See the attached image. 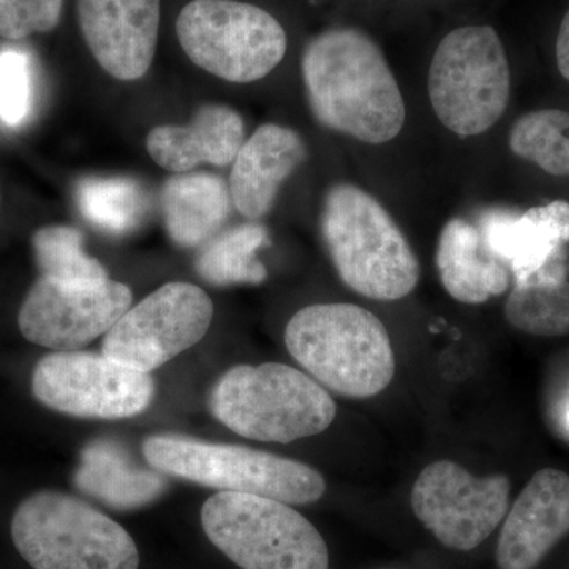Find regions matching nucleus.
<instances>
[{
	"instance_id": "obj_1",
	"label": "nucleus",
	"mask_w": 569,
	"mask_h": 569,
	"mask_svg": "<svg viewBox=\"0 0 569 569\" xmlns=\"http://www.w3.org/2000/svg\"><path fill=\"white\" fill-rule=\"evenodd\" d=\"M301 69L310 110L326 129L367 144H383L402 132V92L367 33L351 28L320 33L307 44Z\"/></svg>"
},
{
	"instance_id": "obj_11",
	"label": "nucleus",
	"mask_w": 569,
	"mask_h": 569,
	"mask_svg": "<svg viewBox=\"0 0 569 569\" xmlns=\"http://www.w3.org/2000/svg\"><path fill=\"white\" fill-rule=\"evenodd\" d=\"M212 317L211 298L200 287L167 283L116 321L104 335L102 353L118 365L151 373L200 342Z\"/></svg>"
},
{
	"instance_id": "obj_23",
	"label": "nucleus",
	"mask_w": 569,
	"mask_h": 569,
	"mask_svg": "<svg viewBox=\"0 0 569 569\" xmlns=\"http://www.w3.org/2000/svg\"><path fill=\"white\" fill-rule=\"evenodd\" d=\"M77 203L89 223L110 234L129 233L148 213V194L129 178L82 179Z\"/></svg>"
},
{
	"instance_id": "obj_19",
	"label": "nucleus",
	"mask_w": 569,
	"mask_h": 569,
	"mask_svg": "<svg viewBox=\"0 0 569 569\" xmlns=\"http://www.w3.org/2000/svg\"><path fill=\"white\" fill-rule=\"evenodd\" d=\"M436 266L447 293L463 305H482L503 295L511 283V271L490 252L477 223L455 217L438 238Z\"/></svg>"
},
{
	"instance_id": "obj_13",
	"label": "nucleus",
	"mask_w": 569,
	"mask_h": 569,
	"mask_svg": "<svg viewBox=\"0 0 569 569\" xmlns=\"http://www.w3.org/2000/svg\"><path fill=\"white\" fill-rule=\"evenodd\" d=\"M132 301V290L112 280L86 288L40 277L22 302L18 323L37 346L74 351L107 335Z\"/></svg>"
},
{
	"instance_id": "obj_9",
	"label": "nucleus",
	"mask_w": 569,
	"mask_h": 569,
	"mask_svg": "<svg viewBox=\"0 0 569 569\" xmlns=\"http://www.w3.org/2000/svg\"><path fill=\"white\" fill-rule=\"evenodd\" d=\"M176 33L194 66L239 84L271 73L288 44L271 13L238 0H192L179 13Z\"/></svg>"
},
{
	"instance_id": "obj_7",
	"label": "nucleus",
	"mask_w": 569,
	"mask_h": 569,
	"mask_svg": "<svg viewBox=\"0 0 569 569\" xmlns=\"http://www.w3.org/2000/svg\"><path fill=\"white\" fill-rule=\"evenodd\" d=\"M209 541L242 569H329L320 531L283 501L220 492L201 509Z\"/></svg>"
},
{
	"instance_id": "obj_28",
	"label": "nucleus",
	"mask_w": 569,
	"mask_h": 569,
	"mask_svg": "<svg viewBox=\"0 0 569 569\" xmlns=\"http://www.w3.org/2000/svg\"><path fill=\"white\" fill-rule=\"evenodd\" d=\"M63 0H0V37L21 40L47 33L61 21Z\"/></svg>"
},
{
	"instance_id": "obj_24",
	"label": "nucleus",
	"mask_w": 569,
	"mask_h": 569,
	"mask_svg": "<svg viewBox=\"0 0 569 569\" xmlns=\"http://www.w3.org/2000/svg\"><path fill=\"white\" fill-rule=\"evenodd\" d=\"M33 252L41 277L67 287H99L108 282L100 261L86 254L82 234L66 224L44 227L33 234Z\"/></svg>"
},
{
	"instance_id": "obj_17",
	"label": "nucleus",
	"mask_w": 569,
	"mask_h": 569,
	"mask_svg": "<svg viewBox=\"0 0 569 569\" xmlns=\"http://www.w3.org/2000/svg\"><path fill=\"white\" fill-rule=\"evenodd\" d=\"M306 144L295 130L264 123L244 141L231 170V200L247 219H263L280 186L306 160Z\"/></svg>"
},
{
	"instance_id": "obj_22",
	"label": "nucleus",
	"mask_w": 569,
	"mask_h": 569,
	"mask_svg": "<svg viewBox=\"0 0 569 569\" xmlns=\"http://www.w3.org/2000/svg\"><path fill=\"white\" fill-rule=\"evenodd\" d=\"M266 244H269V234L263 224H239L209 239L198 254L194 268L206 282L217 287L260 284L268 272L257 253Z\"/></svg>"
},
{
	"instance_id": "obj_25",
	"label": "nucleus",
	"mask_w": 569,
	"mask_h": 569,
	"mask_svg": "<svg viewBox=\"0 0 569 569\" xmlns=\"http://www.w3.org/2000/svg\"><path fill=\"white\" fill-rule=\"evenodd\" d=\"M509 148L552 176H569V112H527L509 133Z\"/></svg>"
},
{
	"instance_id": "obj_20",
	"label": "nucleus",
	"mask_w": 569,
	"mask_h": 569,
	"mask_svg": "<svg viewBox=\"0 0 569 569\" xmlns=\"http://www.w3.org/2000/svg\"><path fill=\"white\" fill-rule=\"evenodd\" d=\"M74 486L107 507L129 511L159 500L168 481L157 468L140 466L118 441L99 438L82 449Z\"/></svg>"
},
{
	"instance_id": "obj_30",
	"label": "nucleus",
	"mask_w": 569,
	"mask_h": 569,
	"mask_svg": "<svg viewBox=\"0 0 569 569\" xmlns=\"http://www.w3.org/2000/svg\"><path fill=\"white\" fill-rule=\"evenodd\" d=\"M568 425H569V411H568Z\"/></svg>"
},
{
	"instance_id": "obj_26",
	"label": "nucleus",
	"mask_w": 569,
	"mask_h": 569,
	"mask_svg": "<svg viewBox=\"0 0 569 569\" xmlns=\"http://www.w3.org/2000/svg\"><path fill=\"white\" fill-rule=\"evenodd\" d=\"M512 328L538 337L569 336V282L516 284L505 305Z\"/></svg>"
},
{
	"instance_id": "obj_4",
	"label": "nucleus",
	"mask_w": 569,
	"mask_h": 569,
	"mask_svg": "<svg viewBox=\"0 0 569 569\" xmlns=\"http://www.w3.org/2000/svg\"><path fill=\"white\" fill-rule=\"evenodd\" d=\"M213 417L250 440L291 443L332 425L335 399L317 380L279 362L236 366L209 399Z\"/></svg>"
},
{
	"instance_id": "obj_29",
	"label": "nucleus",
	"mask_w": 569,
	"mask_h": 569,
	"mask_svg": "<svg viewBox=\"0 0 569 569\" xmlns=\"http://www.w3.org/2000/svg\"><path fill=\"white\" fill-rule=\"evenodd\" d=\"M557 66L561 77L569 81V10L561 21L559 37H557Z\"/></svg>"
},
{
	"instance_id": "obj_3",
	"label": "nucleus",
	"mask_w": 569,
	"mask_h": 569,
	"mask_svg": "<svg viewBox=\"0 0 569 569\" xmlns=\"http://www.w3.org/2000/svg\"><path fill=\"white\" fill-rule=\"evenodd\" d=\"M321 233L340 280L376 301H399L417 288L419 261L406 236L372 194L353 183L326 193Z\"/></svg>"
},
{
	"instance_id": "obj_5",
	"label": "nucleus",
	"mask_w": 569,
	"mask_h": 569,
	"mask_svg": "<svg viewBox=\"0 0 569 569\" xmlns=\"http://www.w3.org/2000/svg\"><path fill=\"white\" fill-rule=\"evenodd\" d=\"M149 466L222 492L249 493L287 505L316 503L326 481L316 468L260 449L209 443L186 436H152L142 443Z\"/></svg>"
},
{
	"instance_id": "obj_14",
	"label": "nucleus",
	"mask_w": 569,
	"mask_h": 569,
	"mask_svg": "<svg viewBox=\"0 0 569 569\" xmlns=\"http://www.w3.org/2000/svg\"><path fill=\"white\" fill-rule=\"evenodd\" d=\"M477 227L516 284L565 280L561 254L569 242L568 201H550L523 212L488 209L478 217Z\"/></svg>"
},
{
	"instance_id": "obj_10",
	"label": "nucleus",
	"mask_w": 569,
	"mask_h": 569,
	"mask_svg": "<svg viewBox=\"0 0 569 569\" xmlns=\"http://www.w3.org/2000/svg\"><path fill=\"white\" fill-rule=\"evenodd\" d=\"M33 396L44 407L78 418L137 417L152 403L151 373L88 351H56L33 369Z\"/></svg>"
},
{
	"instance_id": "obj_27",
	"label": "nucleus",
	"mask_w": 569,
	"mask_h": 569,
	"mask_svg": "<svg viewBox=\"0 0 569 569\" xmlns=\"http://www.w3.org/2000/svg\"><path fill=\"white\" fill-rule=\"evenodd\" d=\"M32 62L24 52H0V122L7 127L21 126L33 107Z\"/></svg>"
},
{
	"instance_id": "obj_2",
	"label": "nucleus",
	"mask_w": 569,
	"mask_h": 569,
	"mask_svg": "<svg viewBox=\"0 0 569 569\" xmlns=\"http://www.w3.org/2000/svg\"><path fill=\"white\" fill-rule=\"evenodd\" d=\"M284 346L321 387L369 399L391 385L395 348L380 318L355 305H313L296 312Z\"/></svg>"
},
{
	"instance_id": "obj_21",
	"label": "nucleus",
	"mask_w": 569,
	"mask_h": 569,
	"mask_svg": "<svg viewBox=\"0 0 569 569\" xmlns=\"http://www.w3.org/2000/svg\"><path fill=\"white\" fill-rule=\"evenodd\" d=\"M230 187L219 176H174L164 182V227L176 244L197 247L220 233L231 212Z\"/></svg>"
},
{
	"instance_id": "obj_16",
	"label": "nucleus",
	"mask_w": 569,
	"mask_h": 569,
	"mask_svg": "<svg viewBox=\"0 0 569 569\" xmlns=\"http://www.w3.org/2000/svg\"><path fill=\"white\" fill-rule=\"evenodd\" d=\"M569 535V475L542 468L508 509L497 541L500 569H537Z\"/></svg>"
},
{
	"instance_id": "obj_15",
	"label": "nucleus",
	"mask_w": 569,
	"mask_h": 569,
	"mask_svg": "<svg viewBox=\"0 0 569 569\" xmlns=\"http://www.w3.org/2000/svg\"><path fill=\"white\" fill-rule=\"evenodd\" d=\"M78 21L93 58L116 80H140L151 69L160 0H78Z\"/></svg>"
},
{
	"instance_id": "obj_8",
	"label": "nucleus",
	"mask_w": 569,
	"mask_h": 569,
	"mask_svg": "<svg viewBox=\"0 0 569 569\" xmlns=\"http://www.w3.org/2000/svg\"><path fill=\"white\" fill-rule=\"evenodd\" d=\"M511 91L507 52L490 26H466L438 44L429 69V99L438 121L459 137L488 132Z\"/></svg>"
},
{
	"instance_id": "obj_18",
	"label": "nucleus",
	"mask_w": 569,
	"mask_h": 569,
	"mask_svg": "<svg viewBox=\"0 0 569 569\" xmlns=\"http://www.w3.org/2000/svg\"><path fill=\"white\" fill-rule=\"evenodd\" d=\"M241 114L227 104H204L186 126H159L146 140L153 162L171 173H189L201 163L227 167L244 144Z\"/></svg>"
},
{
	"instance_id": "obj_12",
	"label": "nucleus",
	"mask_w": 569,
	"mask_h": 569,
	"mask_svg": "<svg viewBox=\"0 0 569 569\" xmlns=\"http://www.w3.org/2000/svg\"><path fill=\"white\" fill-rule=\"evenodd\" d=\"M511 482L507 475L477 478L451 460H437L419 473L411 509L445 548L477 549L507 518Z\"/></svg>"
},
{
	"instance_id": "obj_6",
	"label": "nucleus",
	"mask_w": 569,
	"mask_h": 569,
	"mask_svg": "<svg viewBox=\"0 0 569 569\" xmlns=\"http://www.w3.org/2000/svg\"><path fill=\"white\" fill-rule=\"evenodd\" d=\"M14 548L33 569H138L129 531L67 493H33L11 519Z\"/></svg>"
}]
</instances>
